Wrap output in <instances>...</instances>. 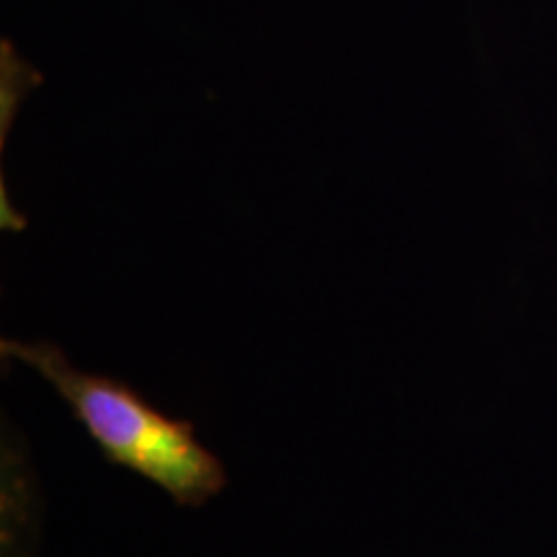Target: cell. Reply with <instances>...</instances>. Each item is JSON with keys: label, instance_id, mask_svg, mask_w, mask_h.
Masks as SVG:
<instances>
[{"label": "cell", "instance_id": "6da1fadb", "mask_svg": "<svg viewBox=\"0 0 557 557\" xmlns=\"http://www.w3.org/2000/svg\"><path fill=\"white\" fill-rule=\"evenodd\" d=\"M0 348L58 389L111 465L163 487L181 506L207 504L227 485L225 465L199 442L191 423L160 413L122 382L73 367L47 341L5 338Z\"/></svg>", "mask_w": 557, "mask_h": 557}]
</instances>
